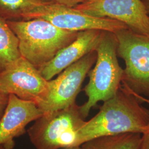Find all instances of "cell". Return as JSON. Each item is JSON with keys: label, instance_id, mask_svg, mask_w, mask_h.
I'll use <instances>...</instances> for the list:
<instances>
[{"label": "cell", "instance_id": "1", "mask_svg": "<svg viewBox=\"0 0 149 149\" xmlns=\"http://www.w3.org/2000/svg\"><path fill=\"white\" fill-rule=\"evenodd\" d=\"M122 85L117 93L104 102L98 113L80 128L77 145L101 136L140 133L149 125V110Z\"/></svg>", "mask_w": 149, "mask_h": 149}, {"label": "cell", "instance_id": "7", "mask_svg": "<svg viewBox=\"0 0 149 149\" xmlns=\"http://www.w3.org/2000/svg\"><path fill=\"white\" fill-rule=\"evenodd\" d=\"M97 53L93 50L49 81L47 93L37 106L43 113L64 109L76 103L82 84L95 64Z\"/></svg>", "mask_w": 149, "mask_h": 149}, {"label": "cell", "instance_id": "6", "mask_svg": "<svg viewBox=\"0 0 149 149\" xmlns=\"http://www.w3.org/2000/svg\"><path fill=\"white\" fill-rule=\"evenodd\" d=\"M35 18L46 20L55 27L71 32L98 29L115 33L128 28L115 19L87 15L74 8L46 1L25 14L22 20Z\"/></svg>", "mask_w": 149, "mask_h": 149}, {"label": "cell", "instance_id": "16", "mask_svg": "<svg viewBox=\"0 0 149 149\" xmlns=\"http://www.w3.org/2000/svg\"><path fill=\"white\" fill-rule=\"evenodd\" d=\"M9 95L0 90V119L3 116L7 105Z\"/></svg>", "mask_w": 149, "mask_h": 149}, {"label": "cell", "instance_id": "10", "mask_svg": "<svg viewBox=\"0 0 149 149\" xmlns=\"http://www.w3.org/2000/svg\"><path fill=\"white\" fill-rule=\"evenodd\" d=\"M43 111L33 102L9 95L5 111L0 119V146L13 148V139L26 132L28 124L42 116Z\"/></svg>", "mask_w": 149, "mask_h": 149}, {"label": "cell", "instance_id": "3", "mask_svg": "<svg viewBox=\"0 0 149 149\" xmlns=\"http://www.w3.org/2000/svg\"><path fill=\"white\" fill-rule=\"evenodd\" d=\"M118 40L114 33L102 31L95 51V67L89 71V81L84 89L87 101L80 106L85 119L99 102H105L116 95L122 84L124 69L117 59Z\"/></svg>", "mask_w": 149, "mask_h": 149}, {"label": "cell", "instance_id": "21", "mask_svg": "<svg viewBox=\"0 0 149 149\" xmlns=\"http://www.w3.org/2000/svg\"><path fill=\"white\" fill-rule=\"evenodd\" d=\"M0 149H12V148H11L8 146H6V145H1Z\"/></svg>", "mask_w": 149, "mask_h": 149}, {"label": "cell", "instance_id": "19", "mask_svg": "<svg viewBox=\"0 0 149 149\" xmlns=\"http://www.w3.org/2000/svg\"><path fill=\"white\" fill-rule=\"evenodd\" d=\"M144 4L146 11L149 16V0H141Z\"/></svg>", "mask_w": 149, "mask_h": 149}, {"label": "cell", "instance_id": "14", "mask_svg": "<svg viewBox=\"0 0 149 149\" xmlns=\"http://www.w3.org/2000/svg\"><path fill=\"white\" fill-rule=\"evenodd\" d=\"M43 2V0H0V17L6 21L22 20L25 14Z\"/></svg>", "mask_w": 149, "mask_h": 149}, {"label": "cell", "instance_id": "17", "mask_svg": "<svg viewBox=\"0 0 149 149\" xmlns=\"http://www.w3.org/2000/svg\"><path fill=\"white\" fill-rule=\"evenodd\" d=\"M142 135L139 149H149V125L146 130Z\"/></svg>", "mask_w": 149, "mask_h": 149}, {"label": "cell", "instance_id": "18", "mask_svg": "<svg viewBox=\"0 0 149 149\" xmlns=\"http://www.w3.org/2000/svg\"><path fill=\"white\" fill-rule=\"evenodd\" d=\"M129 92H130V91H129ZM130 92V93H132L133 95H134V96H135V97L138 99L139 101H140V102L141 103H144V102H145V103H147L148 104H149V99H148V98H146L144 97V96H140V95H136V94L134 93H132V92Z\"/></svg>", "mask_w": 149, "mask_h": 149}, {"label": "cell", "instance_id": "4", "mask_svg": "<svg viewBox=\"0 0 149 149\" xmlns=\"http://www.w3.org/2000/svg\"><path fill=\"white\" fill-rule=\"evenodd\" d=\"M85 122L76 103L44 113L27 130L36 149H59L77 145L78 132Z\"/></svg>", "mask_w": 149, "mask_h": 149}, {"label": "cell", "instance_id": "2", "mask_svg": "<svg viewBox=\"0 0 149 149\" xmlns=\"http://www.w3.org/2000/svg\"><path fill=\"white\" fill-rule=\"evenodd\" d=\"M7 22L18 39L21 56L37 68L73 42L79 32L65 31L40 18Z\"/></svg>", "mask_w": 149, "mask_h": 149}, {"label": "cell", "instance_id": "5", "mask_svg": "<svg viewBox=\"0 0 149 149\" xmlns=\"http://www.w3.org/2000/svg\"><path fill=\"white\" fill-rule=\"evenodd\" d=\"M114 34L118 40V56L123 59L126 66L121 85L132 93L149 97V36L128 28Z\"/></svg>", "mask_w": 149, "mask_h": 149}, {"label": "cell", "instance_id": "11", "mask_svg": "<svg viewBox=\"0 0 149 149\" xmlns=\"http://www.w3.org/2000/svg\"><path fill=\"white\" fill-rule=\"evenodd\" d=\"M102 31L92 29L79 32L73 42L61 49L51 61L38 68L40 73L45 80H52L71 65L95 50Z\"/></svg>", "mask_w": 149, "mask_h": 149}, {"label": "cell", "instance_id": "8", "mask_svg": "<svg viewBox=\"0 0 149 149\" xmlns=\"http://www.w3.org/2000/svg\"><path fill=\"white\" fill-rule=\"evenodd\" d=\"M49 81L38 68L21 56L0 72V90L37 105L45 96Z\"/></svg>", "mask_w": 149, "mask_h": 149}, {"label": "cell", "instance_id": "15", "mask_svg": "<svg viewBox=\"0 0 149 149\" xmlns=\"http://www.w3.org/2000/svg\"><path fill=\"white\" fill-rule=\"evenodd\" d=\"M48 2L58 3L62 5L74 8L76 6L88 2L91 0H43Z\"/></svg>", "mask_w": 149, "mask_h": 149}, {"label": "cell", "instance_id": "20", "mask_svg": "<svg viewBox=\"0 0 149 149\" xmlns=\"http://www.w3.org/2000/svg\"><path fill=\"white\" fill-rule=\"evenodd\" d=\"M62 149H83V148L81 147V146H72V147L65 148Z\"/></svg>", "mask_w": 149, "mask_h": 149}, {"label": "cell", "instance_id": "9", "mask_svg": "<svg viewBox=\"0 0 149 149\" xmlns=\"http://www.w3.org/2000/svg\"><path fill=\"white\" fill-rule=\"evenodd\" d=\"M74 8L87 15L121 22L132 31L149 36V16L141 0H91Z\"/></svg>", "mask_w": 149, "mask_h": 149}, {"label": "cell", "instance_id": "12", "mask_svg": "<svg viewBox=\"0 0 149 149\" xmlns=\"http://www.w3.org/2000/svg\"><path fill=\"white\" fill-rule=\"evenodd\" d=\"M140 133L121 134L93 139L82 144L83 149H139Z\"/></svg>", "mask_w": 149, "mask_h": 149}, {"label": "cell", "instance_id": "13", "mask_svg": "<svg viewBox=\"0 0 149 149\" xmlns=\"http://www.w3.org/2000/svg\"><path fill=\"white\" fill-rule=\"evenodd\" d=\"M21 56L18 38L7 21L0 17V72Z\"/></svg>", "mask_w": 149, "mask_h": 149}]
</instances>
